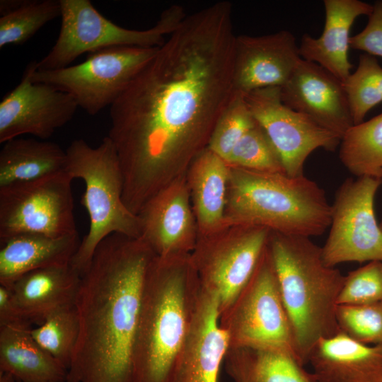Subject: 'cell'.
<instances>
[{"instance_id":"cell-8","label":"cell","mask_w":382,"mask_h":382,"mask_svg":"<svg viewBox=\"0 0 382 382\" xmlns=\"http://www.w3.org/2000/svg\"><path fill=\"white\" fill-rule=\"evenodd\" d=\"M219 325L228 348L277 349L298 357L267 246L249 282L220 313Z\"/></svg>"},{"instance_id":"cell-4","label":"cell","mask_w":382,"mask_h":382,"mask_svg":"<svg viewBox=\"0 0 382 382\" xmlns=\"http://www.w3.org/2000/svg\"><path fill=\"white\" fill-rule=\"evenodd\" d=\"M268 250L281 297L303 365L316 344L340 331L337 299L345 276L323 261L321 247L310 238L270 231Z\"/></svg>"},{"instance_id":"cell-5","label":"cell","mask_w":382,"mask_h":382,"mask_svg":"<svg viewBox=\"0 0 382 382\" xmlns=\"http://www.w3.org/2000/svg\"><path fill=\"white\" fill-rule=\"evenodd\" d=\"M331 211L323 190L304 175L294 177L230 166L227 224L310 238L330 226Z\"/></svg>"},{"instance_id":"cell-18","label":"cell","mask_w":382,"mask_h":382,"mask_svg":"<svg viewBox=\"0 0 382 382\" xmlns=\"http://www.w3.org/2000/svg\"><path fill=\"white\" fill-rule=\"evenodd\" d=\"M216 295L201 287L195 318L170 382H218L228 349Z\"/></svg>"},{"instance_id":"cell-3","label":"cell","mask_w":382,"mask_h":382,"mask_svg":"<svg viewBox=\"0 0 382 382\" xmlns=\"http://www.w3.org/2000/svg\"><path fill=\"white\" fill-rule=\"evenodd\" d=\"M201 294L190 255L149 266L133 350L134 382H170Z\"/></svg>"},{"instance_id":"cell-22","label":"cell","mask_w":382,"mask_h":382,"mask_svg":"<svg viewBox=\"0 0 382 382\" xmlns=\"http://www.w3.org/2000/svg\"><path fill=\"white\" fill-rule=\"evenodd\" d=\"M81 277L71 265L47 267L25 274L10 288L23 317L40 325L50 315L75 305Z\"/></svg>"},{"instance_id":"cell-27","label":"cell","mask_w":382,"mask_h":382,"mask_svg":"<svg viewBox=\"0 0 382 382\" xmlns=\"http://www.w3.org/2000/svg\"><path fill=\"white\" fill-rule=\"evenodd\" d=\"M340 145V159L349 172L382 180V112L353 125Z\"/></svg>"},{"instance_id":"cell-31","label":"cell","mask_w":382,"mask_h":382,"mask_svg":"<svg viewBox=\"0 0 382 382\" xmlns=\"http://www.w3.org/2000/svg\"><path fill=\"white\" fill-rule=\"evenodd\" d=\"M226 163L250 170L285 173L278 154L256 122L235 146Z\"/></svg>"},{"instance_id":"cell-12","label":"cell","mask_w":382,"mask_h":382,"mask_svg":"<svg viewBox=\"0 0 382 382\" xmlns=\"http://www.w3.org/2000/svg\"><path fill=\"white\" fill-rule=\"evenodd\" d=\"M73 180L63 172L0 187V238L21 233L60 237L78 232Z\"/></svg>"},{"instance_id":"cell-32","label":"cell","mask_w":382,"mask_h":382,"mask_svg":"<svg viewBox=\"0 0 382 382\" xmlns=\"http://www.w3.org/2000/svg\"><path fill=\"white\" fill-rule=\"evenodd\" d=\"M255 124L245 96L233 94L214 126L207 148L226 162L235 146Z\"/></svg>"},{"instance_id":"cell-30","label":"cell","mask_w":382,"mask_h":382,"mask_svg":"<svg viewBox=\"0 0 382 382\" xmlns=\"http://www.w3.org/2000/svg\"><path fill=\"white\" fill-rule=\"evenodd\" d=\"M342 83L354 125L359 124L371 108L382 102V67L373 56L361 54L356 71Z\"/></svg>"},{"instance_id":"cell-35","label":"cell","mask_w":382,"mask_h":382,"mask_svg":"<svg viewBox=\"0 0 382 382\" xmlns=\"http://www.w3.org/2000/svg\"><path fill=\"white\" fill-rule=\"evenodd\" d=\"M349 47L382 57V1L373 5L366 27L350 37Z\"/></svg>"},{"instance_id":"cell-15","label":"cell","mask_w":382,"mask_h":382,"mask_svg":"<svg viewBox=\"0 0 382 382\" xmlns=\"http://www.w3.org/2000/svg\"><path fill=\"white\" fill-rule=\"evenodd\" d=\"M185 175L160 190L138 214L140 238L161 258L189 255L197 241L198 230Z\"/></svg>"},{"instance_id":"cell-6","label":"cell","mask_w":382,"mask_h":382,"mask_svg":"<svg viewBox=\"0 0 382 382\" xmlns=\"http://www.w3.org/2000/svg\"><path fill=\"white\" fill-rule=\"evenodd\" d=\"M66 172L85 183L81 203L86 209L90 226L71 260V265L81 275L88 267L94 253L108 236L118 233L139 238L140 219L122 199L123 177L116 149L107 136L96 147L84 139L71 141L66 150Z\"/></svg>"},{"instance_id":"cell-14","label":"cell","mask_w":382,"mask_h":382,"mask_svg":"<svg viewBox=\"0 0 382 382\" xmlns=\"http://www.w3.org/2000/svg\"><path fill=\"white\" fill-rule=\"evenodd\" d=\"M37 61L30 62L20 83L0 103V143L23 134L41 140L50 138L74 117L78 104L68 93L51 85L34 82Z\"/></svg>"},{"instance_id":"cell-17","label":"cell","mask_w":382,"mask_h":382,"mask_svg":"<svg viewBox=\"0 0 382 382\" xmlns=\"http://www.w3.org/2000/svg\"><path fill=\"white\" fill-rule=\"evenodd\" d=\"M279 88L285 105L341 140L354 125L342 82L316 63L302 59Z\"/></svg>"},{"instance_id":"cell-26","label":"cell","mask_w":382,"mask_h":382,"mask_svg":"<svg viewBox=\"0 0 382 382\" xmlns=\"http://www.w3.org/2000/svg\"><path fill=\"white\" fill-rule=\"evenodd\" d=\"M224 362L233 382H318L296 355L281 349L228 348Z\"/></svg>"},{"instance_id":"cell-10","label":"cell","mask_w":382,"mask_h":382,"mask_svg":"<svg viewBox=\"0 0 382 382\" xmlns=\"http://www.w3.org/2000/svg\"><path fill=\"white\" fill-rule=\"evenodd\" d=\"M270 234L264 227L227 224L198 236L190 260L201 287L216 295L219 315L250 279L267 248Z\"/></svg>"},{"instance_id":"cell-25","label":"cell","mask_w":382,"mask_h":382,"mask_svg":"<svg viewBox=\"0 0 382 382\" xmlns=\"http://www.w3.org/2000/svg\"><path fill=\"white\" fill-rule=\"evenodd\" d=\"M4 144L0 151V187L66 172V150L56 143L18 137Z\"/></svg>"},{"instance_id":"cell-29","label":"cell","mask_w":382,"mask_h":382,"mask_svg":"<svg viewBox=\"0 0 382 382\" xmlns=\"http://www.w3.org/2000/svg\"><path fill=\"white\" fill-rule=\"evenodd\" d=\"M30 332L45 350L69 369L79 335L75 305L50 315Z\"/></svg>"},{"instance_id":"cell-19","label":"cell","mask_w":382,"mask_h":382,"mask_svg":"<svg viewBox=\"0 0 382 382\" xmlns=\"http://www.w3.org/2000/svg\"><path fill=\"white\" fill-rule=\"evenodd\" d=\"M308 363L318 382H382V346L359 342L341 330L320 340Z\"/></svg>"},{"instance_id":"cell-36","label":"cell","mask_w":382,"mask_h":382,"mask_svg":"<svg viewBox=\"0 0 382 382\" xmlns=\"http://www.w3.org/2000/svg\"><path fill=\"white\" fill-rule=\"evenodd\" d=\"M21 323H30L23 317L11 289L0 285V326Z\"/></svg>"},{"instance_id":"cell-38","label":"cell","mask_w":382,"mask_h":382,"mask_svg":"<svg viewBox=\"0 0 382 382\" xmlns=\"http://www.w3.org/2000/svg\"><path fill=\"white\" fill-rule=\"evenodd\" d=\"M379 226L381 228V230L382 231V221H381V224H379Z\"/></svg>"},{"instance_id":"cell-7","label":"cell","mask_w":382,"mask_h":382,"mask_svg":"<svg viewBox=\"0 0 382 382\" xmlns=\"http://www.w3.org/2000/svg\"><path fill=\"white\" fill-rule=\"evenodd\" d=\"M59 33L51 50L37 61L39 70L64 68L86 52L111 47H159L187 16L181 6L174 4L162 12L152 28L132 30L105 18L89 0H59Z\"/></svg>"},{"instance_id":"cell-11","label":"cell","mask_w":382,"mask_h":382,"mask_svg":"<svg viewBox=\"0 0 382 382\" xmlns=\"http://www.w3.org/2000/svg\"><path fill=\"white\" fill-rule=\"evenodd\" d=\"M382 180L348 178L337 191L332 206L328 237L321 247L325 265L346 262L382 261V231L374 212L376 193Z\"/></svg>"},{"instance_id":"cell-28","label":"cell","mask_w":382,"mask_h":382,"mask_svg":"<svg viewBox=\"0 0 382 382\" xmlns=\"http://www.w3.org/2000/svg\"><path fill=\"white\" fill-rule=\"evenodd\" d=\"M59 16V0H23L19 6L0 18V47L26 42Z\"/></svg>"},{"instance_id":"cell-34","label":"cell","mask_w":382,"mask_h":382,"mask_svg":"<svg viewBox=\"0 0 382 382\" xmlns=\"http://www.w3.org/2000/svg\"><path fill=\"white\" fill-rule=\"evenodd\" d=\"M382 302V261H371L349 272L337 299L338 305H365Z\"/></svg>"},{"instance_id":"cell-33","label":"cell","mask_w":382,"mask_h":382,"mask_svg":"<svg viewBox=\"0 0 382 382\" xmlns=\"http://www.w3.org/2000/svg\"><path fill=\"white\" fill-rule=\"evenodd\" d=\"M340 330L352 339L382 346V302L365 305H338Z\"/></svg>"},{"instance_id":"cell-24","label":"cell","mask_w":382,"mask_h":382,"mask_svg":"<svg viewBox=\"0 0 382 382\" xmlns=\"http://www.w3.org/2000/svg\"><path fill=\"white\" fill-rule=\"evenodd\" d=\"M30 325L0 326V371L17 382H66L68 369L34 340Z\"/></svg>"},{"instance_id":"cell-16","label":"cell","mask_w":382,"mask_h":382,"mask_svg":"<svg viewBox=\"0 0 382 382\" xmlns=\"http://www.w3.org/2000/svg\"><path fill=\"white\" fill-rule=\"evenodd\" d=\"M302 58L288 30L250 36L236 35L233 59V94L246 96L267 87H282Z\"/></svg>"},{"instance_id":"cell-9","label":"cell","mask_w":382,"mask_h":382,"mask_svg":"<svg viewBox=\"0 0 382 382\" xmlns=\"http://www.w3.org/2000/svg\"><path fill=\"white\" fill-rule=\"evenodd\" d=\"M158 49L108 47L89 53L84 62L76 65L53 70L35 69L32 80L68 93L79 107L96 115L113 104Z\"/></svg>"},{"instance_id":"cell-37","label":"cell","mask_w":382,"mask_h":382,"mask_svg":"<svg viewBox=\"0 0 382 382\" xmlns=\"http://www.w3.org/2000/svg\"><path fill=\"white\" fill-rule=\"evenodd\" d=\"M15 378L9 374L0 371V382H16Z\"/></svg>"},{"instance_id":"cell-13","label":"cell","mask_w":382,"mask_h":382,"mask_svg":"<svg viewBox=\"0 0 382 382\" xmlns=\"http://www.w3.org/2000/svg\"><path fill=\"white\" fill-rule=\"evenodd\" d=\"M245 99L290 176L303 175L305 161L314 150L323 148L334 151L340 144L337 135L285 105L279 87L253 91Z\"/></svg>"},{"instance_id":"cell-2","label":"cell","mask_w":382,"mask_h":382,"mask_svg":"<svg viewBox=\"0 0 382 382\" xmlns=\"http://www.w3.org/2000/svg\"><path fill=\"white\" fill-rule=\"evenodd\" d=\"M155 256L140 237L112 233L98 245L75 301L79 335L66 382H134V340Z\"/></svg>"},{"instance_id":"cell-23","label":"cell","mask_w":382,"mask_h":382,"mask_svg":"<svg viewBox=\"0 0 382 382\" xmlns=\"http://www.w3.org/2000/svg\"><path fill=\"white\" fill-rule=\"evenodd\" d=\"M230 166L207 148L192 162L186 181L196 219L198 236L214 233L226 225Z\"/></svg>"},{"instance_id":"cell-21","label":"cell","mask_w":382,"mask_h":382,"mask_svg":"<svg viewBox=\"0 0 382 382\" xmlns=\"http://www.w3.org/2000/svg\"><path fill=\"white\" fill-rule=\"evenodd\" d=\"M80 243L78 232L60 237L21 233L0 238V284L10 288L31 271L70 265Z\"/></svg>"},{"instance_id":"cell-20","label":"cell","mask_w":382,"mask_h":382,"mask_svg":"<svg viewBox=\"0 0 382 382\" xmlns=\"http://www.w3.org/2000/svg\"><path fill=\"white\" fill-rule=\"evenodd\" d=\"M325 21L322 35H303L299 47L301 57L316 63L345 81L352 67L348 59L349 33L360 16H369L373 5L359 0H325Z\"/></svg>"},{"instance_id":"cell-1","label":"cell","mask_w":382,"mask_h":382,"mask_svg":"<svg viewBox=\"0 0 382 382\" xmlns=\"http://www.w3.org/2000/svg\"><path fill=\"white\" fill-rule=\"evenodd\" d=\"M235 37L228 1L187 16L110 106L108 137L134 214L208 147L233 96Z\"/></svg>"}]
</instances>
